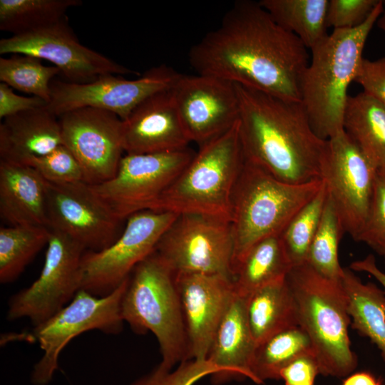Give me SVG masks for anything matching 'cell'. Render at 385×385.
I'll list each match as a JSON object with an SVG mask.
<instances>
[{"instance_id":"cell-1","label":"cell","mask_w":385,"mask_h":385,"mask_svg":"<svg viewBox=\"0 0 385 385\" xmlns=\"http://www.w3.org/2000/svg\"><path fill=\"white\" fill-rule=\"evenodd\" d=\"M188 59L198 74L300 102L309 56L299 38L277 24L259 2L240 0L217 29L190 48Z\"/></svg>"},{"instance_id":"cell-2","label":"cell","mask_w":385,"mask_h":385,"mask_svg":"<svg viewBox=\"0 0 385 385\" xmlns=\"http://www.w3.org/2000/svg\"><path fill=\"white\" fill-rule=\"evenodd\" d=\"M235 85L246 159L285 183L303 184L321 180L327 140L316 134L301 102Z\"/></svg>"},{"instance_id":"cell-3","label":"cell","mask_w":385,"mask_h":385,"mask_svg":"<svg viewBox=\"0 0 385 385\" xmlns=\"http://www.w3.org/2000/svg\"><path fill=\"white\" fill-rule=\"evenodd\" d=\"M379 2L359 26L333 29L311 49L312 58L300 83V102L316 134L328 140L343 130V117L349 95L361 63L367 38L381 16Z\"/></svg>"},{"instance_id":"cell-4","label":"cell","mask_w":385,"mask_h":385,"mask_svg":"<svg viewBox=\"0 0 385 385\" xmlns=\"http://www.w3.org/2000/svg\"><path fill=\"white\" fill-rule=\"evenodd\" d=\"M245 161L239 120L200 145L188 165L148 208L232 220V195Z\"/></svg>"},{"instance_id":"cell-5","label":"cell","mask_w":385,"mask_h":385,"mask_svg":"<svg viewBox=\"0 0 385 385\" xmlns=\"http://www.w3.org/2000/svg\"><path fill=\"white\" fill-rule=\"evenodd\" d=\"M294 297L298 324L309 336L320 374L347 376L357 359L351 349V317L342 282L329 279L307 262L294 266L286 276Z\"/></svg>"},{"instance_id":"cell-6","label":"cell","mask_w":385,"mask_h":385,"mask_svg":"<svg viewBox=\"0 0 385 385\" xmlns=\"http://www.w3.org/2000/svg\"><path fill=\"white\" fill-rule=\"evenodd\" d=\"M124 322L138 334L148 331L160 346V365L171 369L189 360V343L175 274L155 252L133 270L120 302Z\"/></svg>"},{"instance_id":"cell-7","label":"cell","mask_w":385,"mask_h":385,"mask_svg":"<svg viewBox=\"0 0 385 385\" xmlns=\"http://www.w3.org/2000/svg\"><path fill=\"white\" fill-rule=\"evenodd\" d=\"M322 185V180L303 184L281 181L245 158L232 195V269L255 244L280 235Z\"/></svg>"},{"instance_id":"cell-8","label":"cell","mask_w":385,"mask_h":385,"mask_svg":"<svg viewBox=\"0 0 385 385\" xmlns=\"http://www.w3.org/2000/svg\"><path fill=\"white\" fill-rule=\"evenodd\" d=\"M178 215L146 210L128 217L112 245L100 251L84 252L81 289L97 297L113 292L140 262L155 252L160 239Z\"/></svg>"},{"instance_id":"cell-9","label":"cell","mask_w":385,"mask_h":385,"mask_svg":"<svg viewBox=\"0 0 385 385\" xmlns=\"http://www.w3.org/2000/svg\"><path fill=\"white\" fill-rule=\"evenodd\" d=\"M129 277L111 294L97 297L81 289L73 299L51 318L34 328V338L43 351L35 364L31 381L45 385L58 368L64 347L76 337L90 330L117 334L123 329L120 302Z\"/></svg>"},{"instance_id":"cell-10","label":"cell","mask_w":385,"mask_h":385,"mask_svg":"<svg viewBox=\"0 0 385 385\" xmlns=\"http://www.w3.org/2000/svg\"><path fill=\"white\" fill-rule=\"evenodd\" d=\"M155 252L174 272L218 274L232 279L234 241L231 224L198 214H180Z\"/></svg>"},{"instance_id":"cell-11","label":"cell","mask_w":385,"mask_h":385,"mask_svg":"<svg viewBox=\"0 0 385 385\" xmlns=\"http://www.w3.org/2000/svg\"><path fill=\"white\" fill-rule=\"evenodd\" d=\"M47 245L39 277L9 299L8 320L26 317L34 327H37L67 305L81 289V262L85 247L53 229Z\"/></svg>"},{"instance_id":"cell-12","label":"cell","mask_w":385,"mask_h":385,"mask_svg":"<svg viewBox=\"0 0 385 385\" xmlns=\"http://www.w3.org/2000/svg\"><path fill=\"white\" fill-rule=\"evenodd\" d=\"M195 152L183 150L126 154L115 175L93 192L120 220L148 210L190 162Z\"/></svg>"},{"instance_id":"cell-13","label":"cell","mask_w":385,"mask_h":385,"mask_svg":"<svg viewBox=\"0 0 385 385\" xmlns=\"http://www.w3.org/2000/svg\"><path fill=\"white\" fill-rule=\"evenodd\" d=\"M378 170L344 130L327 140L320 179L344 232L355 240L368 215Z\"/></svg>"},{"instance_id":"cell-14","label":"cell","mask_w":385,"mask_h":385,"mask_svg":"<svg viewBox=\"0 0 385 385\" xmlns=\"http://www.w3.org/2000/svg\"><path fill=\"white\" fill-rule=\"evenodd\" d=\"M178 74L161 65L135 79L108 74L86 83L53 80L46 107L57 117L72 110L90 107L108 111L125 120L144 100L170 88Z\"/></svg>"},{"instance_id":"cell-15","label":"cell","mask_w":385,"mask_h":385,"mask_svg":"<svg viewBox=\"0 0 385 385\" xmlns=\"http://www.w3.org/2000/svg\"><path fill=\"white\" fill-rule=\"evenodd\" d=\"M15 53L51 62L70 83H90L108 74L140 75L81 43L67 17L40 29L1 38L0 54Z\"/></svg>"},{"instance_id":"cell-16","label":"cell","mask_w":385,"mask_h":385,"mask_svg":"<svg viewBox=\"0 0 385 385\" xmlns=\"http://www.w3.org/2000/svg\"><path fill=\"white\" fill-rule=\"evenodd\" d=\"M63 145L80 163L83 181L98 185L112 178L124 150L123 120L108 111L85 107L58 116Z\"/></svg>"},{"instance_id":"cell-17","label":"cell","mask_w":385,"mask_h":385,"mask_svg":"<svg viewBox=\"0 0 385 385\" xmlns=\"http://www.w3.org/2000/svg\"><path fill=\"white\" fill-rule=\"evenodd\" d=\"M48 228L61 231L86 250L100 251L119 237L123 222L85 182L58 184L46 181Z\"/></svg>"},{"instance_id":"cell-18","label":"cell","mask_w":385,"mask_h":385,"mask_svg":"<svg viewBox=\"0 0 385 385\" xmlns=\"http://www.w3.org/2000/svg\"><path fill=\"white\" fill-rule=\"evenodd\" d=\"M170 91L190 142L201 145L232 128L239 119L235 83L207 75L179 73Z\"/></svg>"},{"instance_id":"cell-19","label":"cell","mask_w":385,"mask_h":385,"mask_svg":"<svg viewBox=\"0 0 385 385\" xmlns=\"http://www.w3.org/2000/svg\"><path fill=\"white\" fill-rule=\"evenodd\" d=\"M190 359H207L217 329L234 295L232 279L218 274H175Z\"/></svg>"},{"instance_id":"cell-20","label":"cell","mask_w":385,"mask_h":385,"mask_svg":"<svg viewBox=\"0 0 385 385\" xmlns=\"http://www.w3.org/2000/svg\"><path fill=\"white\" fill-rule=\"evenodd\" d=\"M123 125L126 154L183 150L190 143L170 88L144 100L123 120Z\"/></svg>"},{"instance_id":"cell-21","label":"cell","mask_w":385,"mask_h":385,"mask_svg":"<svg viewBox=\"0 0 385 385\" xmlns=\"http://www.w3.org/2000/svg\"><path fill=\"white\" fill-rule=\"evenodd\" d=\"M0 215L10 225L48 227L46 181L31 166L0 160Z\"/></svg>"},{"instance_id":"cell-22","label":"cell","mask_w":385,"mask_h":385,"mask_svg":"<svg viewBox=\"0 0 385 385\" xmlns=\"http://www.w3.org/2000/svg\"><path fill=\"white\" fill-rule=\"evenodd\" d=\"M61 145L58 117L46 106L7 117L0 123V160L24 164Z\"/></svg>"},{"instance_id":"cell-23","label":"cell","mask_w":385,"mask_h":385,"mask_svg":"<svg viewBox=\"0 0 385 385\" xmlns=\"http://www.w3.org/2000/svg\"><path fill=\"white\" fill-rule=\"evenodd\" d=\"M246 299L234 293L212 339L207 359L220 369L219 379L240 375L255 382L252 364L257 344L247 320Z\"/></svg>"},{"instance_id":"cell-24","label":"cell","mask_w":385,"mask_h":385,"mask_svg":"<svg viewBox=\"0 0 385 385\" xmlns=\"http://www.w3.org/2000/svg\"><path fill=\"white\" fill-rule=\"evenodd\" d=\"M292 267L280 235L264 238L234 265V291L247 297L262 287L284 279Z\"/></svg>"},{"instance_id":"cell-25","label":"cell","mask_w":385,"mask_h":385,"mask_svg":"<svg viewBox=\"0 0 385 385\" xmlns=\"http://www.w3.org/2000/svg\"><path fill=\"white\" fill-rule=\"evenodd\" d=\"M343 130L378 170L385 168L384 106L363 91L349 96Z\"/></svg>"},{"instance_id":"cell-26","label":"cell","mask_w":385,"mask_h":385,"mask_svg":"<svg viewBox=\"0 0 385 385\" xmlns=\"http://www.w3.org/2000/svg\"><path fill=\"white\" fill-rule=\"evenodd\" d=\"M246 312L257 344L280 331L299 325L294 297L286 277L247 296Z\"/></svg>"},{"instance_id":"cell-27","label":"cell","mask_w":385,"mask_h":385,"mask_svg":"<svg viewBox=\"0 0 385 385\" xmlns=\"http://www.w3.org/2000/svg\"><path fill=\"white\" fill-rule=\"evenodd\" d=\"M352 327L368 337L385 360V292L373 283H363L349 268L341 279Z\"/></svg>"},{"instance_id":"cell-28","label":"cell","mask_w":385,"mask_h":385,"mask_svg":"<svg viewBox=\"0 0 385 385\" xmlns=\"http://www.w3.org/2000/svg\"><path fill=\"white\" fill-rule=\"evenodd\" d=\"M259 4L274 21L294 34L307 49H312L327 36L329 0H261Z\"/></svg>"},{"instance_id":"cell-29","label":"cell","mask_w":385,"mask_h":385,"mask_svg":"<svg viewBox=\"0 0 385 385\" xmlns=\"http://www.w3.org/2000/svg\"><path fill=\"white\" fill-rule=\"evenodd\" d=\"M307 354L314 355L312 342L299 325L272 335L256 346L252 364L255 383L279 379L284 368Z\"/></svg>"},{"instance_id":"cell-30","label":"cell","mask_w":385,"mask_h":385,"mask_svg":"<svg viewBox=\"0 0 385 385\" xmlns=\"http://www.w3.org/2000/svg\"><path fill=\"white\" fill-rule=\"evenodd\" d=\"M81 0H0V30L19 35L56 24Z\"/></svg>"},{"instance_id":"cell-31","label":"cell","mask_w":385,"mask_h":385,"mask_svg":"<svg viewBox=\"0 0 385 385\" xmlns=\"http://www.w3.org/2000/svg\"><path fill=\"white\" fill-rule=\"evenodd\" d=\"M50 229L37 225L0 228V282L14 281L36 255L48 244Z\"/></svg>"},{"instance_id":"cell-32","label":"cell","mask_w":385,"mask_h":385,"mask_svg":"<svg viewBox=\"0 0 385 385\" xmlns=\"http://www.w3.org/2000/svg\"><path fill=\"white\" fill-rule=\"evenodd\" d=\"M344 232L339 216L327 197L306 262L322 276L336 282L341 281L344 271L338 257L339 245Z\"/></svg>"},{"instance_id":"cell-33","label":"cell","mask_w":385,"mask_h":385,"mask_svg":"<svg viewBox=\"0 0 385 385\" xmlns=\"http://www.w3.org/2000/svg\"><path fill=\"white\" fill-rule=\"evenodd\" d=\"M61 74L54 66H45L38 58L15 53L0 58V81L13 89L51 100V83Z\"/></svg>"},{"instance_id":"cell-34","label":"cell","mask_w":385,"mask_h":385,"mask_svg":"<svg viewBox=\"0 0 385 385\" xmlns=\"http://www.w3.org/2000/svg\"><path fill=\"white\" fill-rule=\"evenodd\" d=\"M327 198V193L323 183L317 195L293 217L280 234L292 267L307 262Z\"/></svg>"},{"instance_id":"cell-35","label":"cell","mask_w":385,"mask_h":385,"mask_svg":"<svg viewBox=\"0 0 385 385\" xmlns=\"http://www.w3.org/2000/svg\"><path fill=\"white\" fill-rule=\"evenodd\" d=\"M24 164L36 170L47 182L65 184L83 181L82 168L64 145L41 156L33 157Z\"/></svg>"},{"instance_id":"cell-36","label":"cell","mask_w":385,"mask_h":385,"mask_svg":"<svg viewBox=\"0 0 385 385\" xmlns=\"http://www.w3.org/2000/svg\"><path fill=\"white\" fill-rule=\"evenodd\" d=\"M220 369L208 359H189L174 370L159 365L152 373L133 385H192L210 374L218 376Z\"/></svg>"},{"instance_id":"cell-37","label":"cell","mask_w":385,"mask_h":385,"mask_svg":"<svg viewBox=\"0 0 385 385\" xmlns=\"http://www.w3.org/2000/svg\"><path fill=\"white\" fill-rule=\"evenodd\" d=\"M356 241L374 250L385 242V177L379 170L368 215Z\"/></svg>"},{"instance_id":"cell-38","label":"cell","mask_w":385,"mask_h":385,"mask_svg":"<svg viewBox=\"0 0 385 385\" xmlns=\"http://www.w3.org/2000/svg\"><path fill=\"white\" fill-rule=\"evenodd\" d=\"M379 0H329L327 25L333 29H352L364 23Z\"/></svg>"},{"instance_id":"cell-39","label":"cell","mask_w":385,"mask_h":385,"mask_svg":"<svg viewBox=\"0 0 385 385\" xmlns=\"http://www.w3.org/2000/svg\"><path fill=\"white\" fill-rule=\"evenodd\" d=\"M354 82L385 106V56L375 60L364 58Z\"/></svg>"},{"instance_id":"cell-40","label":"cell","mask_w":385,"mask_h":385,"mask_svg":"<svg viewBox=\"0 0 385 385\" xmlns=\"http://www.w3.org/2000/svg\"><path fill=\"white\" fill-rule=\"evenodd\" d=\"M47 103L36 96L16 94L13 88L0 83V118L4 119L29 110L47 106Z\"/></svg>"},{"instance_id":"cell-41","label":"cell","mask_w":385,"mask_h":385,"mask_svg":"<svg viewBox=\"0 0 385 385\" xmlns=\"http://www.w3.org/2000/svg\"><path fill=\"white\" fill-rule=\"evenodd\" d=\"M319 374L320 371L315 356L307 354L298 357L284 368L279 379H282L285 385L314 383Z\"/></svg>"},{"instance_id":"cell-42","label":"cell","mask_w":385,"mask_h":385,"mask_svg":"<svg viewBox=\"0 0 385 385\" xmlns=\"http://www.w3.org/2000/svg\"><path fill=\"white\" fill-rule=\"evenodd\" d=\"M352 271L366 272L376 279L383 287L385 292V273L376 265L374 257L369 255L365 258L354 261L350 265Z\"/></svg>"},{"instance_id":"cell-43","label":"cell","mask_w":385,"mask_h":385,"mask_svg":"<svg viewBox=\"0 0 385 385\" xmlns=\"http://www.w3.org/2000/svg\"><path fill=\"white\" fill-rule=\"evenodd\" d=\"M342 385H383V383L371 373L364 371L348 375Z\"/></svg>"},{"instance_id":"cell-44","label":"cell","mask_w":385,"mask_h":385,"mask_svg":"<svg viewBox=\"0 0 385 385\" xmlns=\"http://www.w3.org/2000/svg\"><path fill=\"white\" fill-rule=\"evenodd\" d=\"M377 26L385 32V1H384V8L382 13L377 20Z\"/></svg>"},{"instance_id":"cell-45","label":"cell","mask_w":385,"mask_h":385,"mask_svg":"<svg viewBox=\"0 0 385 385\" xmlns=\"http://www.w3.org/2000/svg\"><path fill=\"white\" fill-rule=\"evenodd\" d=\"M374 250L377 252L380 255H381L384 257V261H385V242L379 245Z\"/></svg>"},{"instance_id":"cell-46","label":"cell","mask_w":385,"mask_h":385,"mask_svg":"<svg viewBox=\"0 0 385 385\" xmlns=\"http://www.w3.org/2000/svg\"><path fill=\"white\" fill-rule=\"evenodd\" d=\"M379 173H381L384 177H385V168L379 170Z\"/></svg>"},{"instance_id":"cell-47","label":"cell","mask_w":385,"mask_h":385,"mask_svg":"<svg viewBox=\"0 0 385 385\" xmlns=\"http://www.w3.org/2000/svg\"><path fill=\"white\" fill-rule=\"evenodd\" d=\"M296 385H314V383H305V384H296Z\"/></svg>"}]
</instances>
